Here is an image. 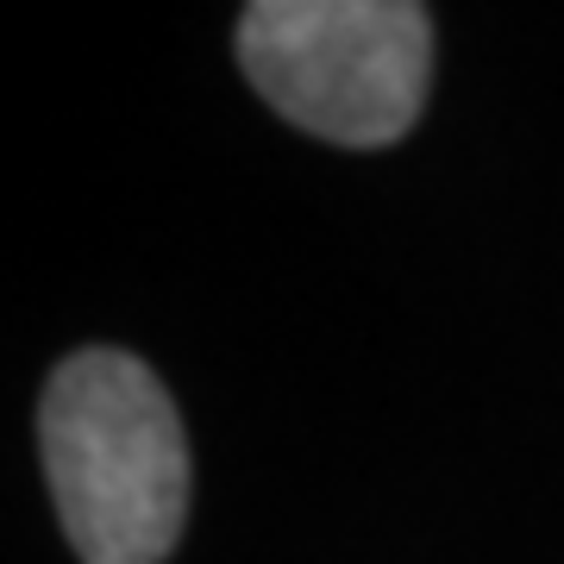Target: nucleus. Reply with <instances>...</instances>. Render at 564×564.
Listing matches in <instances>:
<instances>
[{
    "label": "nucleus",
    "mask_w": 564,
    "mask_h": 564,
    "mask_svg": "<svg viewBox=\"0 0 564 564\" xmlns=\"http://www.w3.org/2000/svg\"><path fill=\"white\" fill-rule=\"evenodd\" d=\"M239 63L289 126L326 144H395L426 107L433 20L408 0H258Z\"/></svg>",
    "instance_id": "obj_2"
},
{
    "label": "nucleus",
    "mask_w": 564,
    "mask_h": 564,
    "mask_svg": "<svg viewBox=\"0 0 564 564\" xmlns=\"http://www.w3.org/2000/svg\"><path fill=\"white\" fill-rule=\"evenodd\" d=\"M51 502L82 564H163L188 514V440L151 364L95 345L39 402Z\"/></svg>",
    "instance_id": "obj_1"
}]
</instances>
